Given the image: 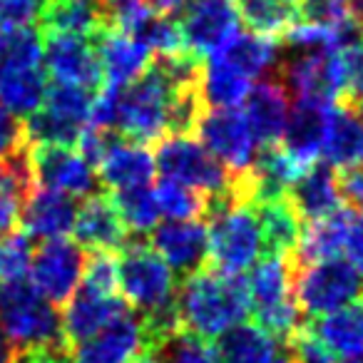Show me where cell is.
I'll return each mask as SVG.
<instances>
[{"label":"cell","instance_id":"obj_6","mask_svg":"<svg viewBox=\"0 0 363 363\" xmlns=\"http://www.w3.org/2000/svg\"><path fill=\"white\" fill-rule=\"evenodd\" d=\"M120 291L125 303L147 316L174 303L177 286L172 269L140 237H130L120 254Z\"/></svg>","mask_w":363,"mask_h":363},{"label":"cell","instance_id":"obj_12","mask_svg":"<svg viewBox=\"0 0 363 363\" xmlns=\"http://www.w3.org/2000/svg\"><path fill=\"white\" fill-rule=\"evenodd\" d=\"M35 184L70 197H90L97 192V172L82 160V155L65 145L28 147Z\"/></svg>","mask_w":363,"mask_h":363},{"label":"cell","instance_id":"obj_10","mask_svg":"<svg viewBox=\"0 0 363 363\" xmlns=\"http://www.w3.org/2000/svg\"><path fill=\"white\" fill-rule=\"evenodd\" d=\"M43 62L48 75L60 85L82 87L95 95L105 87L100 57L90 38L43 33Z\"/></svg>","mask_w":363,"mask_h":363},{"label":"cell","instance_id":"obj_49","mask_svg":"<svg viewBox=\"0 0 363 363\" xmlns=\"http://www.w3.org/2000/svg\"><path fill=\"white\" fill-rule=\"evenodd\" d=\"M147 3L157 16H172V13H179L189 0H147Z\"/></svg>","mask_w":363,"mask_h":363},{"label":"cell","instance_id":"obj_20","mask_svg":"<svg viewBox=\"0 0 363 363\" xmlns=\"http://www.w3.org/2000/svg\"><path fill=\"white\" fill-rule=\"evenodd\" d=\"M244 120L252 130L254 142L274 147L281 142L289 120V92L279 80H262L244 100Z\"/></svg>","mask_w":363,"mask_h":363},{"label":"cell","instance_id":"obj_16","mask_svg":"<svg viewBox=\"0 0 363 363\" xmlns=\"http://www.w3.org/2000/svg\"><path fill=\"white\" fill-rule=\"evenodd\" d=\"M72 232H75L77 244L85 247L87 252H122V247L132 237L112 197L100 192L90 194L82 202V207H77Z\"/></svg>","mask_w":363,"mask_h":363},{"label":"cell","instance_id":"obj_48","mask_svg":"<svg viewBox=\"0 0 363 363\" xmlns=\"http://www.w3.org/2000/svg\"><path fill=\"white\" fill-rule=\"evenodd\" d=\"M338 184H341V194L351 207L363 209V164L356 169H348L338 174Z\"/></svg>","mask_w":363,"mask_h":363},{"label":"cell","instance_id":"obj_38","mask_svg":"<svg viewBox=\"0 0 363 363\" xmlns=\"http://www.w3.org/2000/svg\"><path fill=\"white\" fill-rule=\"evenodd\" d=\"M145 353H150L157 363H219L212 343L187 331L174 333L162 346L150 348Z\"/></svg>","mask_w":363,"mask_h":363},{"label":"cell","instance_id":"obj_3","mask_svg":"<svg viewBox=\"0 0 363 363\" xmlns=\"http://www.w3.org/2000/svg\"><path fill=\"white\" fill-rule=\"evenodd\" d=\"M115 90V125L122 137L140 145L160 142L167 137V122H169V107L179 87L164 75L155 60L135 82Z\"/></svg>","mask_w":363,"mask_h":363},{"label":"cell","instance_id":"obj_35","mask_svg":"<svg viewBox=\"0 0 363 363\" xmlns=\"http://www.w3.org/2000/svg\"><path fill=\"white\" fill-rule=\"evenodd\" d=\"M160 212L167 214L172 222H194V219L207 217V202L209 197L192 187H184L179 182L162 177L155 189Z\"/></svg>","mask_w":363,"mask_h":363},{"label":"cell","instance_id":"obj_31","mask_svg":"<svg viewBox=\"0 0 363 363\" xmlns=\"http://www.w3.org/2000/svg\"><path fill=\"white\" fill-rule=\"evenodd\" d=\"M217 57L252 82L279 65V45L272 38L254 35V33H237L217 52Z\"/></svg>","mask_w":363,"mask_h":363},{"label":"cell","instance_id":"obj_22","mask_svg":"<svg viewBox=\"0 0 363 363\" xmlns=\"http://www.w3.org/2000/svg\"><path fill=\"white\" fill-rule=\"evenodd\" d=\"M333 105L311 100H296L289 110V120L284 127V150L303 167H311L321 155L323 137H326L328 112Z\"/></svg>","mask_w":363,"mask_h":363},{"label":"cell","instance_id":"obj_27","mask_svg":"<svg viewBox=\"0 0 363 363\" xmlns=\"http://www.w3.org/2000/svg\"><path fill=\"white\" fill-rule=\"evenodd\" d=\"M351 217H353V207H341L331 217L306 224L301 232V242H298L296 252L291 254L294 267L338 259V254L343 252V242H346Z\"/></svg>","mask_w":363,"mask_h":363},{"label":"cell","instance_id":"obj_9","mask_svg":"<svg viewBox=\"0 0 363 363\" xmlns=\"http://www.w3.org/2000/svg\"><path fill=\"white\" fill-rule=\"evenodd\" d=\"M177 26L184 48L207 60L239 33V16L229 0H189L179 11Z\"/></svg>","mask_w":363,"mask_h":363},{"label":"cell","instance_id":"obj_26","mask_svg":"<svg viewBox=\"0 0 363 363\" xmlns=\"http://www.w3.org/2000/svg\"><path fill=\"white\" fill-rule=\"evenodd\" d=\"M306 326L333 356H363V294L336 311L306 318Z\"/></svg>","mask_w":363,"mask_h":363},{"label":"cell","instance_id":"obj_46","mask_svg":"<svg viewBox=\"0 0 363 363\" xmlns=\"http://www.w3.org/2000/svg\"><path fill=\"white\" fill-rule=\"evenodd\" d=\"M343 254L348 264L358 272V277H363V209H353L346 242H343Z\"/></svg>","mask_w":363,"mask_h":363},{"label":"cell","instance_id":"obj_41","mask_svg":"<svg viewBox=\"0 0 363 363\" xmlns=\"http://www.w3.org/2000/svg\"><path fill=\"white\" fill-rule=\"evenodd\" d=\"M82 286L102 296H117L120 289V262L115 252H87Z\"/></svg>","mask_w":363,"mask_h":363},{"label":"cell","instance_id":"obj_11","mask_svg":"<svg viewBox=\"0 0 363 363\" xmlns=\"http://www.w3.org/2000/svg\"><path fill=\"white\" fill-rule=\"evenodd\" d=\"M85 259L80 244L65 237L43 242L30 262L33 286L55 306L67 303L85 272Z\"/></svg>","mask_w":363,"mask_h":363},{"label":"cell","instance_id":"obj_5","mask_svg":"<svg viewBox=\"0 0 363 363\" xmlns=\"http://www.w3.org/2000/svg\"><path fill=\"white\" fill-rule=\"evenodd\" d=\"M247 281L257 326L284 343L306 321L291 294V257L267 254L264 259H259Z\"/></svg>","mask_w":363,"mask_h":363},{"label":"cell","instance_id":"obj_54","mask_svg":"<svg viewBox=\"0 0 363 363\" xmlns=\"http://www.w3.org/2000/svg\"><path fill=\"white\" fill-rule=\"evenodd\" d=\"M343 363H363V356H356V358H348V361H343Z\"/></svg>","mask_w":363,"mask_h":363},{"label":"cell","instance_id":"obj_25","mask_svg":"<svg viewBox=\"0 0 363 363\" xmlns=\"http://www.w3.org/2000/svg\"><path fill=\"white\" fill-rule=\"evenodd\" d=\"M321 157L331 169L348 172L363 164V120L351 105H333L328 112Z\"/></svg>","mask_w":363,"mask_h":363},{"label":"cell","instance_id":"obj_39","mask_svg":"<svg viewBox=\"0 0 363 363\" xmlns=\"http://www.w3.org/2000/svg\"><path fill=\"white\" fill-rule=\"evenodd\" d=\"M33 244L26 232H13L0 237V284L18 281L30 272Z\"/></svg>","mask_w":363,"mask_h":363},{"label":"cell","instance_id":"obj_36","mask_svg":"<svg viewBox=\"0 0 363 363\" xmlns=\"http://www.w3.org/2000/svg\"><path fill=\"white\" fill-rule=\"evenodd\" d=\"M110 197L132 237H140V234L155 229L162 212L160 204H157L155 189H150V184L135 189H120V192H112Z\"/></svg>","mask_w":363,"mask_h":363},{"label":"cell","instance_id":"obj_2","mask_svg":"<svg viewBox=\"0 0 363 363\" xmlns=\"http://www.w3.org/2000/svg\"><path fill=\"white\" fill-rule=\"evenodd\" d=\"M207 232H209V267L222 274H242L254 267L264 252L262 224L254 204L244 202L232 189L207 202Z\"/></svg>","mask_w":363,"mask_h":363},{"label":"cell","instance_id":"obj_44","mask_svg":"<svg viewBox=\"0 0 363 363\" xmlns=\"http://www.w3.org/2000/svg\"><path fill=\"white\" fill-rule=\"evenodd\" d=\"M301 21L316 26H341L348 23V0H303Z\"/></svg>","mask_w":363,"mask_h":363},{"label":"cell","instance_id":"obj_40","mask_svg":"<svg viewBox=\"0 0 363 363\" xmlns=\"http://www.w3.org/2000/svg\"><path fill=\"white\" fill-rule=\"evenodd\" d=\"M92 102H95V92L52 82V85L48 87V95L43 105L55 110L57 115L67 117V120L77 122V125H87V122H90Z\"/></svg>","mask_w":363,"mask_h":363},{"label":"cell","instance_id":"obj_30","mask_svg":"<svg viewBox=\"0 0 363 363\" xmlns=\"http://www.w3.org/2000/svg\"><path fill=\"white\" fill-rule=\"evenodd\" d=\"M219 363H272L279 346L257 323H237L212 343Z\"/></svg>","mask_w":363,"mask_h":363},{"label":"cell","instance_id":"obj_24","mask_svg":"<svg viewBox=\"0 0 363 363\" xmlns=\"http://www.w3.org/2000/svg\"><path fill=\"white\" fill-rule=\"evenodd\" d=\"M40 33L95 38L110 26V11L102 0H45L38 18Z\"/></svg>","mask_w":363,"mask_h":363},{"label":"cell","instance_id":"obj_7","mask_svg":"<svg viewBox=\"0 0 363 363\" xmlns=\"http://www.w3.org/2000/svg\"><path fill=\"white\" fill-rule=\"evenodd\" d=\"M291 294L301 316L313 318L356 301L363 294V279L343 259L303 267L291 264Z\"/></svg>","mask_w":363,"mask_h":363},{"label":"cell","instance_id":"obj_1","mask_svg":"<svg viewBox=\"0 0 363 363\" xmlns=\"http://www.w3.org/2000/svg\"><path fill=\"white\" fill-rule=\"evenodd\" d=\"M177 313L182 331L204 341H217L252 311L249 281L242 274H222L207 264L177 286Z\"/></svg>","mask_w":363,"mask_h":363},{"label":"cell","instance_id":"obj_15","mask_svg":"<svg viewBox=\"0 0 363 363\" xmlns=\"http://www.w3.org/2000/svg\"><path fill=\"white\" fill-rule=\"evenodd\" d=\"M145 328L142 318L127 308L122 316L107 323L100 333L75 348V363H132L145 353Z\"/></svg>","mask_w":363,"mask_h":363},{"label":"cell","instance_id":"obj_29","mask_svg":"<svg viewBox=\"0 0 363 363\" xmlns=\"http://www.w3.org/2000/svg\"><path fill=\"white\" fill-rule=\"evenodd\" d=\"M254 212L262 224L264 234V252L279 254V257H291L301 242V219L294 212L286 197L269 199V202L254 204Z\"/></svg>","mask_w":363,"mask_h":363},{"label":"cell","instance_id":"obj_28","mask_svg":"<svg viewBox=\"0 0 363 363\" xmlns=\"http://www.w3.org/2000/svg\"><path fill=\"white\" fill-rule=\"evenodd\" d=\"M303 0H237V16L249 33L262 38H284L301 23Z\"/></svg>","mask_w":363,"mask_h":363},{"label":"cell","instance_id":"obj_32","mask_svg":"<svg viewBox=\"0 0 363 363\" xmlns=\"http://www.w3.org/2000/svg\"><path fill=\"white\" fill-rule=\"evenodd\" d=\"M48 72L45 67H26V70L0 72V105L11 110L16 117L33 115L45 102L48 95Z\"/></svg>","mask_w":363,"mask_h":363},{"label":"cell","instance_id":"obj_43","mask_svg":"<svg viewBox=\"0 0 363 363\" xmlns=\"http://www.w3.org/2000/svg\"><path fill=\"white\" fill-rule=\"evenodd\" d=\"M45 0H0V33L33 28Z\"/></svg>","mask_w":363,"mask_h":363},{"label":"cell","instance_id":"obj_19","mask_svg":"<svg viewBox=\"0 0 363 363\" xmlns=\"http://www.w3.org/2000/svg\"><path fill=\"white\" fill-rule=\"evenodd\" d=\"M77 217L75 197L70 194L55 192V189H33L30 197L26 199L21 209V224L23 232L30 239H60L67 232H72Z\"/></svg>","mask_w":363,"mask_h":363},{"label":"cell","instance_id":"obj_34","mask_svg":"<svg viewBox=\"0 0 363 363\" xmlns=\"http://www.w3.org/2000/svg\"><path fill=\"white\" fill-rule=\"evenodd\" d=\"M23 130H26L28 147H35V145L72 147V145H77V140H80L85 125H77V122L57 115V112L50 110V107L40 105L33 115L26 117Z\"/></svg>","mask_w":363,"mask_h":363},{"label":"cell","instance_id":"obj_4","mask_svg":"<svg viewBox=\"0 0 363 363\" xmlns=\"http://www.w3.org/2000/svg\"><path fill=\"white\" fill-rule=\"evenodd\" d=\"M0 326L18 351L67 343L57 306L26 279L0 284Z\"/></svg>","mask_w":363,"mask_h":363},{"label":"cell","instance_id":"obj_47","mask_svg":"<svg viewBox=\"0 0 363 363\" xmlns=\"http://www.w3.org/2000/svg\"><path fill=\"white\" fill-rule=\"evenodd\" d=\"M72 348L67 343L60 346H40V348H26L18 351L16 363H72Z\"/></svg>","mask_w":363,"mask_h":363},{"label":"cell","instance_id":"obj_13","mask_svg":"<svg viewBox=\"0 0 363 363\" xmlns=\"http://www.w3.org/2000/svg\"><path fill=\"white\" fill-rule=\"evenodd\" d=\"M199 142L232 172L242 177L254 164V137L249 130L244 112L239 110H207L199 120Z\"/></svg>","mask_w":363,"mask_h":363},{"label":"cell","instance_id":"obj_37","mask_svg":"<svg viewBox=\"0 0 363 363\" xmlns=\"http://www.w3.org/2000/svg\"><path fill=\"white\" fill-rule=\"evenodd\" d=\"M43 65V33L33 28L0 33V72Z\"/></svg>","mask_w":363,"mask_h":363},{"label":"cell","instance_id":"obj_42","mask_svg":"<svg viewBox=\"0 0 363 363\" xmlns=\"http://www.w3.org/2000/svg\"><path fill=\"white\" fill-rule=\"evenodd\" d=\"M338 60L343 72V105L353 107L363 100V35L338 50Z\"/></svg>","mask_w":363,"mask_h":363},{"label":"cell","instance_id":"obj_33","mask_svg":"<svg viewBox=\"0 0 363 363\" xmlns=\"http://www.w3.org/2000/svg\"><path fill=\"white\" fill-rule=\"evenodd\" d=\"M249 90H252V82L217 55L204 60L202 97L207 110H237L239 105H244Z\"/></svg>","mask_w":363,"mask_h":363},{"label":"cell","instance_id":"obj_21","mask_svg":"<svg viewBox=\"0 0 363 363\" xmlns=\"http://www.w3.org/2000/svg\"><path fill=\"white\" fill-rule=\"evenodd\" d=\"M127 311L125 298L120 296H102L90 289L82 286L77 294H72L67 308L62 313V331L70 346H80L87 338L100 333L107 323H112L117 316Z\"/></svg>","mask_w":363,"mask_h":363},{"label":"cell","instance_id":"obj_55","mask_svg":"<svg viewBox=\"0 0 363 363\" xmlns=\"http://www.w3.org/2000/svg\"><path fill=\"white\" fill-rule=\"evenodd\" d=\"M286 356H289V351H286ZM289 363H303V361H296V358H291V356H289Z\"/></svg>","mask_w":363,"mask_h":363},{"label":"cell","instance_id":"obj_8","mask_svg":"<svg viewBox=\"0 0 363 363\" xmlns=\"http://www.w3.org/2000/svg\"><path fill=\"white\" fill-rule=\"evenodd\" d=\"M155 169L162 177L174 179L184 187H192L207 197H217L232 189L234 174L202 145L192 137L169 135L157 142Z\"/></svg>","mask_w":363,"mask_h":363},{"label":"cell","instance_id":"obj_14","mask_svg":"<svg viewBox=\"0 0 363 363\" xmlns=\"http://www.w3.org/2000/svg\"><path fill=\"white\" fill-rule=\"evenodd\" d=\"M150 247L182 279L209 264V232L204 219L194 222H164L152 229Z\"/></svg>","mask_w":363,"mask_h":363},{"label":"cell","instance_id":"obj_52","mask_svg":"<svg viewBox=\"0 0 363 363\" xmlns=\"http://www.w3.org/2000/svg\"><path fill=\"white\" fill-rule=\"evenodd\" d=\"M272 363H289V356H286V348H284V351L281 353H279V356L277 358H274V361Z\"/></svg>","mask_w":363,"mask_h":363},{"label":"cell","instance_id":"obj_45","mask_svg":"<svg viewBox=\"0 0 363 363\" xmlns=\"http://www.w3.org/2000/svg\"><path fill=\"white\" fill-rule=\"evenodd\" d=\"M21 147H28L23 122L11 110L0 105V157L11 155V152L21 150Z\"/></svg>","mask_w":363,"mask_h":363},{"label":"cell","instance_id":"obj_53","mask_svg":"<svg viewBox=\"0 0 363 363\" xmlns=\"http://www.w3.org/2000/svg\"><path fill=\"white\" fill-rule=\"evenodd\" d=\"M353 110H356V112H358V117H361V120H363V100L358 102V105H353Z\"/></svg>","mask_w":363,"mask_h":363},{"label":"cell","instance_id":"obj_56","mask_svg":"<svg viewBox=\"0 0 363 363\" xmlns=\"http://www.w3.org/2000/svg\"><path fill=\"white\" fill-rule=\"evenodd\" d=\"M102 3H105V6H112V3H115V0H102Z\"/></svg>","mask_w":363,"mask_h":363},{"label":"cell","instance_id":"obj_23","mask_svg":"<svg viewBox=\"0 0 363 363\" xmlns=\"http://www.w3.org/2000/svg\"><path fill=\"white\" fill-rule=\"evenodd\" d=\"M152 174H155V157L150 155V150L122 135H117V140L112 142L97 167V177L112 192L147 187Z\"/></svg>","mask_w":363,"mask_h":363},{"label":"cell","instance_id":"obj_51","mask_svg":"<svg viewBox=\"0 0 363 363\" xmlns=\"http://www.w3.org/2000/svg\"><path fill=\"white\" fill-rule=\"evenodd\" d=\"M132 363H157V361H155V358L150 356V353H142V356H137V358H135V361H132Z\"/></svg>","mask_w":363,"mask_h":363},{"label":"cell","instance_id":"obj_18","mask_svg":"<svg viewBox=\"0 0 363 363\" xmlns=\"http://www.w3.org/2000/svg\"><path fill=\"white\" fill-rule=\"evenodd\" d=\"M286 199L303 224L331 217L333 212L343 207V194L336 169H331L326 162H313L289 187Z\"/></svg>","mask_w":363,"mask_h":363},{"label":"cell","instance_id":"obj_17","mask_svg":"<svg viewBox=\"0 0 363 363\" xmlns=\"http://www.w3.org/2000/svg\"><path fill=\"white\" fill-rule=\"evenodd\" d=\"M97 57H100L102 80L105 87H125L135 82L150 67L152 50L137 38L120 33L115 28H105L92 38Z\"/></svg>","mask_w":363,"mask_h":363},{"label":"cell","instance_id":"obj_50","mask_svg":"<svg viewBox=\"0 0 363 363\" xmlns=\"http://www.w3.org/2000/svg\"><path fill=\"white\" fill-rule=\"evenodd\" d=\"M16 358H18L16 343L11 341V336L0 326V363H16Z\"/></svg>","mask_w":363,"mask_h":363}]
</instances>
